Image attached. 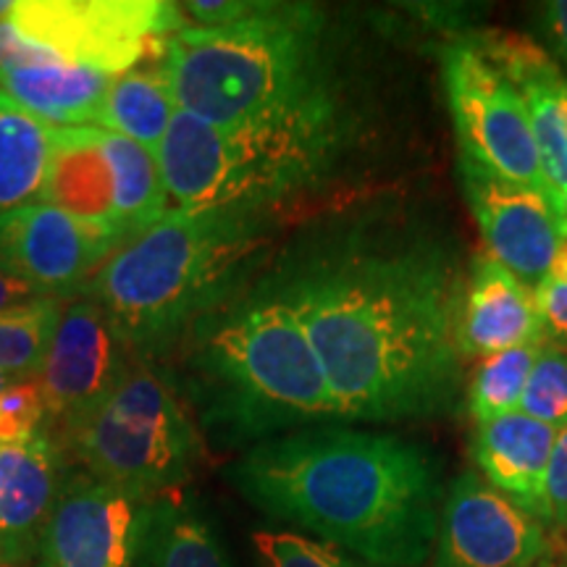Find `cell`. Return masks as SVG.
<instances>
[{
    "label": "cell",
    "mask_w": 567,
    "mask_h": 567,
    "mask_svg": "<svg viewBox=\"0 0 567 567\" xmlns=\"http://www.w3.org/2000/svg\"><path fill=\"white\" fill-rule=\"evenodd\" d=\"M111 80L42 51L30 63L0 71V95L51 126H97Z\"/></svg>",
    "instance_id": "obj_20"
},
{
    "label": "cell",
    "mask_w": 567,
    "mask_h": 567,
    "mask_svg": "<svg viewBox=\"0 0 567 567\" xmlns=\"http://www.w3.org/2000/svg\"><path fill=\"white\" fill-rule=\"evenodd\" d=\"M134 352L105 310L87 295L63 302L38 384L53 425L76 423L92 413L122 381Z\"/></svg>",
    "instance_id": "obj_12"
},
{
    "label": "cell",
    "mask_w": 567,
    "mask_h": 567,
    "mask_svg": "<svg viewBox=\"0 0 567 567\" xmlns=\"http://www.w3.org/2000/svg\"><path fill=\"white\" fill-rule=\"evenodd\" d=\"M63 484L61 450L48 431L0 444V567H24L38 555Z\"/></svg>",
    "instance_id": "obj_16"
},
{
    "label": "cell",
    "mask_w": 567,
    "mask_h": 567,
    "mask_svg": "<svg viewBox=\"0 0 567 567\" xmlns=\"http://www.w3.org/2000/svg\"><path fill=\"white\" fill-rule=\"evenodd\" d=\"M565 221H567V203H565Z\"/></svg>",
    "instance_id": "obj_37"
},
{
    "label": "cell",
    "mask_w": 567,
    "mask_h": 567,
    "mask_svg": "<svg viewBox=\"0 0 567 567\" xmlns=\"http://www.w3.org/2000/svg\"><path fill=\"white\" fill-rule=\"evenodd\" d=\"M63 302L66 300L45 297L0 313V371L17 381L38 379L61 321Z\"/></svg>",
    "instance_id": "obj_26"
},
{
    "label": "cell",
    "mask_w": 567,
    "mask_h": 567,
    "mask_svg": "<svg viewBox=\"0 0 567 567\" xmlns=\"http://www.w3.org/2000/svg\"><path fill=\"white\" fill-rule=\"evenodd\" d=\"M523 344H544L534 289L488 255H476L465 271L460 302V354L467 363Z\"/></svg>",
    "instance_id": "obj_17"
},
{
    "label": "cell",
    "mask_w": 567,
    "mask_h": 567,
    "mask_svg": "<svg viewBox=\"0 0 567 567\" xmlns=\"http://www.w3.org/2000/svg\"><path fill=\"white\" fill-rule=\"evenodd\" d=\"M547 551L544 523L476 471L460 473L444 492L434 567H538Z\"/></svg>",
    "instance_id": "obj_11"
},
{
    "label": "cell",
    "mask_w": 567,
    "mask_h": 567,
    "mask_svg": "<svg viewBox=\"0 0 567 567\" xmlns=\"http://www.w3.org/2000/svg\"><path fill=\"white\" fill-rule=\"evenodd\" d=\"M105 153L116 179V213L124 239L137 237L168 213V189L158 155L122 134L103 130Z\"/></svg>",
    "instance_id": "obj_24"
},
{
    "label": "cell",
    "mask_w": 567,
    "mask_h": 567,
    "mask_svg": "<svg viewBox=\"0 0 567 567\" xmlns=\"http://www.w3.org/2000/svg\"><path fill=\"white\" fill-rule=\"evenodd\" d=\"M460 189L476 218L486 255L536 289L555 264L567 221L542 189L523 187L460 155Z\"/></svg>",
    "instance_id": "obj_13"
},
{
    "label": "cell",
    "mask_w": 567,
    "mask_h": 567,
    "mask_svg": "<svg viewBox=\"0 0 567 567\" xmlns=\"http://www.w3.org/2000/svg\"><path fill=\"white\" fill-rule=\"evenodd\" d=\"M542 13L557 53L567 61V0H551V3L544 6Z\"/></svg>",
    "instance_id": "obj_33"
},
{
    "label": "cell",
    "mask_w": 567,
    "mask_h": 567,
    "mask_svg": "<svg viewBox=\"0 0 567 567\" xmlns=\"http://www.w3.org/2000/svg\"><path fill=\"white\" fill-rule=\"evenodd\" d=\"M9 19L32 45L111 76L184 30L179 6L163 0H19Z\"/></svg>",
    "instance_id": "obj_8"
},
{
    "label": "cell",
    "mask_w": 567,
    "mask_h": 567,
    "mask_svg": "<svg viewBox=\"0 0 567 567\" xmlns=\"http://www.w3.org/2000/svg\"><path fill=\"white\" fill-rule=\"evenodd\" d=\"M176 101L163 63H137L116 74L105 92L97 126L158 151L176 116Z\"/></svg>",
    "instance_id": "obj_22"
},
{
    "label": "cell",
    "mask_w": 567,
    "mask_h": 567,
    "mask_svg": "<svg viewBox=\"0 0 567 567\" xmlns=\"http://www.w3.org/2000/svg\"><path fill=\"white\" fill-rule=\"evenodd\" d=\"M168 358L184 405L221 446L344 421L302 326L260 281L200 318Z\"/></svg>",
    "instance_id": "obj_4"
},
{
    "label": "cell",
    "mask_w": 567,
    "mask_h": 567,
    "mask_svg": "<svg viewBox=\"0 0 567 567\" xmlns=\"http://www.w3.org/2000/svg\"><path fill=\"white\" fill-rule=\"evenodd\" d=\"M258 281L302 326L344 421H413L457 405L465 271L434 226L392 210L326 224Z\"/></svg>",
    "instance_id": "obj_1"
},
{
    "label": "cell",
    "mask_w": 567,
    "mask_h": 567,
    "mask_svg": "<svg viewBox=\"0 0 567 567\" xmlns=\"http://www.w3.org/2000/svg\"><path fill=\"white\" fill-rule=\"evenodd\" d=\"M13 381H17V379H13V375H9L6 371H0V394H3L6 389L13 384Z\"/></svg>",
    "instance_id": "obj_34"
},
{
    "label": "cell",
    "mask_w": 567,
    "mask_h": 567,
    "mask_svg": "<svg viewBox=\"0 0 567 567\" xmlns=\"http://www.w3.org/2000/svg\"><path fill=\"white\" fill-rule=\"evenodd\" d=\"M63 442L87 476L145 499L182 488L203 455L172 375L137 354L101 405L63 429Z\"/></svg>",
    "instance_id": "obj_7"
},
{
    "label": "cell",
    "mask_w": 567,
    "mask_h": 567,
    "mask_svg": "<svg viewBox=\"0 0 567 567\" xmlns=\"http://www.w3.org/2000/svg\"><path fill=\"white\" fill-rule=\"evenodd\" d=\"M276 229V213L168 208L118 247L82 295L101 305L137 358L161 363L200 318L250 287Z\"/></svg>",
    "instance_id": "obj_5"
},
{
    "label": "cell",
    "mask_w": 567,
    "mask_h": 567,
    "mask_svg": "<svg viewBox=\"0 0 567 567\" xmlns=\"http://www.w3.org/2000/svg\"><path fill=\"white\" fill-rule=\"evenodd\" d=\"M11 9H13V3H6V0H0V19L9 17Z\"/></svg>",
    "instance_id": "obj_35"
},
{
    "label": "cell",
    "mask_w": 567,
    "mask_h": 567,
    "mask_svg": "<svg viewBox=\"0 0 567 567\" xmlns=\"http://www.w3.org/2000/svg\"><path fill=\"white\" fill-rule=\"evenodd\" d=\"M226 478L260 513L373 567H421L434 555L439 467L400 436L310 425L250 446Z\"/></svg>",
    "instance_id": "obj_2"
},
{
    "label": "cell",
    "mask_w": 567,
    "mask_h": 567,
    "mask_svg": "<svg viewBox=\"0 0 567 567\" xmlns=\"http://www.w3.org/2000/svg\"><path fill=\"white\" fill-rule=\"evenodd\" d=\"M557 429L520 410L476 423L471 457L488 486L534 517H542L544 484Z\"/></svg>",
    "instance_id": "obj_19"
},
{
    "label": "cell",
    "mask_w": 567,
    "mask_h": 567,
    "mask_svg": "<svg viewBox=\"0 0 567 567\" xmlns=\"http://www.w3.org/2000/svg\"><path fill=\"white\" fill-rule=\"evenodd\" d=\"M176 109L221 130L347 137L323 13L268 3L229 27H184L161 53Z\"/></svg>",
    "instance_id": "obj_3"
},
{
    "label": "cell",
    "mask_w": 567,
    "mask_h": 567,
    "mask_svg": "<svg viewBox=\"0 0 567 567\" xmlns=\"http://www.w3.org/2000/svg\"><path fill=\"white\" fill-rule=\"evenodd\" d=\"M467 40L494 63L526 103L547 195L565 218L567 203V80L534 40L509 32H478Z\"/></svg>",
    "instance_id": "obj_15"
},
{
    "label": "cell",
    "mask_w": 567,
    "mask_h": 567,
    "mask_svg": "<svg viewBox=\"0 0 567 567\" xmlns=\"http://www.w3.org/2000/svg\"><path fill=\"white\" fill-rule=\"evenodd\" d=\"M153 499L74 473L38 544L34 567H140Z\"/></svg>",
    "instance_id": "obj_10"
},
{
    "label": "cell",
    "mask_w": 567,
    "mask_h": 567,
    "mask_svg": "<svg viewBox=\"0 0 567 567\" xmlns=\"http://www.w3.org/2000/svg\"><path fill=\"white\" fill-rule=\"evenodd\" d=\"M344 137L313 132L221 130L176 111L158 145L168 208L276 213L334 172Z\"/></svg>",
    "instance_id": "obj_6"
},
{
    "label": "cell",
    "mask_w": 567,
    "mask_h": 567,
    "mask_svg": "<svg viewBox=\"0 0 567 567\" xmlns=\"http://www.w3.org/2000/svg\"><path fill=\"white\" fill-rule=\"evenodd\" d=\"M55 126L0 95V213L40 200Z\"/></svg>",
    "instance_id": "obj_23"
},
{
    "label": "cell",
    "mask_w": 567,
    "mask_h": 567,
    "mask_svg": "<svg viewBox=\"0 0 567 567\" xmlns=\"http://www.w3.org/2000/svg\"><path fill=\"white\" fill-rule=\"evenodd\" d=\"M542 347L544 344H523L481 360L465 389L467 415L481 423L515 413L520 408V396L526 392L528 375L534 371Z\"/></svg>",
    "instance_id": "obj_25"
},
{
    "label": "cell",
    "mask_w": 567,
    "mask_h": 567,
    "mask_svg": "<svg viewBox=\"0 0 567 567\" xmlns=\"http://www.w3.org/2000/svg\"><path fill=\"white\" fill-rule=\"evenodd\" d=\"M442 82L460 155L502 179L547 193L526 103L467 38L442 48Z\"/></svg>",
    "instance_id": "obj_9"
},
{
    "label": "cell",
    "mask_w": 567,
    "mask_h": 567,
    "mask_svg": "<svg viewBox=\"0 0 567 567\" xmlns=\"http://www.w3.org/2000/svg\"><path fill=\"white\" fill-rule=\"evenodd\" d=\"M252 544L264 567H373L292 530H255Z\"/></svg>",
    "instance_id": "obj_28"
},
{
    "label": "cell",
    "mask_w": 567,
    "mask_h": 567,
    "mask_svg": "<svg viewBox=\"0 0 567 567\" xmlns=\"http://www.w3.org/2000/svg\"><path fill=\"white\" fill-rule=\"evenodd\" d=\"M38 300H45L38 289L17 279V276L0 271V313L11 308H21V305L38 302Z\"/></svg>",
    "instance_id": "obj_32"
},
{
    "label": "cell",
    "mask_w": 567,
    "mask_h": 567,
    "mask_svg": "<svg viewBox=\"0 0 567 567\" xmlns=\"http://www.w3.org/2000/svg\"><path fill=\"white\" fill-rule=\"evenodd\" d=\"M118 250L113 239L87 229L45 203L0 213V271L17 276L42 297L71 300Z\"/></svg>",
    "instance_id": "obj_14"
},
{
    "label": "cell",
    "mask_w": 567,
    "mask_h": 567,
    "mask_svg": "<svg viewBox=\"0 0 567 567\" xmlns=\"http://www.w3.org/2000/svg\"><path fill=\"white\" fill-rule=\"evenodd\" d=\"M538 567H567V565H557V563H547V559H544V563H542V565H538Z\"/></svg>",
    "instance_id": "obj_36"
},
{
    "label": "cell",
    "mask_w": 567,
    "mask_h": 567,
    "mask_svg": "<svg viewBox=\"0 0 567 567\" xmlns=\"http://www.w3.org/2000/svg\"><path fill=\"white\" fill-rule=\"evenodd\" d=\"M534 297L538 318H542L544 344L567 350V237L549 274L534 289Z\"/></svg>",
    "instance_id": "obj_30"
},
{
    "label": "cell",
    "mask_w": 567,
    "mask_h": 567,
    "mask_svg": "<svg viewBox=\"0 0 567 567\" xmlns=\"http://www.w3.org/2000/svg\"><path fill=\"white\" fill-rule=\"evenodd\" d=\"M140 567H231L221 536L182 494L153 499Z\"/></svg>",
    "instance_id": "obj_21"
},
{
    "label": "cell",
    "mask_w": 567,
    "mask_h": 567,
    "mask_svg": "<svg viewBox=\"0 0 567 567\" xmlns=\"http://www.w3.org/2000/svg\"><path fill=\"white\" fill-rule=\"evenodd\" d=\"M520 413L536 421L565 429L567 425V350L544 344L534 371L528 375L526 392L520 396Z\"/></svg>",
    "instance_id": "obj_27"
},
{
    "label": "cell",
    "mask_w": 567,
    "mask_h": 567,
    "mask_svg": "<svg viewBox=\"0 0 567 567\" xmlns=\"http://www.w3.org/2000/svg\"><path fill=\"white\" fill-rule=\"evenodd\" d=\"M38 203L53 205L118 247L126 245L116 213V179L101 126H55L51 166Z\"/></svg>",
    "instance_id": "obj_18"
},
{
    "label": "cell",
    "mask_w": 567,
    "mask_h": 567,
    "mask_svg": "<svg viewBox=\"0 0 567 567\" xmlns=\"http://www.w3.org/2000/svg\"><path fill=\"white\" fill-rule=\"evenodd\" d=\"M544 526L567 530V425L557 431L555 446L547 467V484H544L542 517Z\"/></svg>",
    "instance_id": "obj_31"
},
{
    "label": "cell",
    "mask_w": 567,
    "mask_h": 567,
    "mask_svg": "<svg viewBox=\"0 0 567 567\" xmlns=\"http://www.w3.org/2000/svg\"><path fill=\"white\" fill-rule=\"evenodd\" d=\"M48 417L45 400H42L38 379L13 381L0 394V444H21L45 434Z\"/></svg>",
    "instance_id": "obj_29"
}]
</instances>
